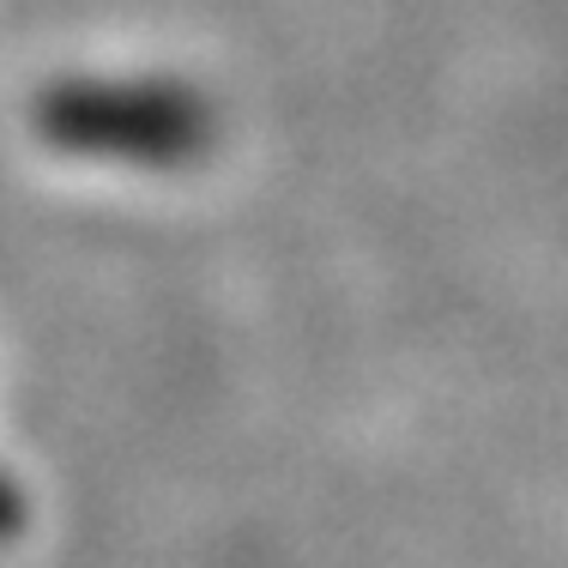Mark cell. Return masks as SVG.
Here are the masks:
<instances>
[{
	"instance_id": "obj_1",
	"label": "cell",
	"mask_w": 568,
	"mask_h": 568,
	"mask_svg": "<svg viewBox=\"0 0 568 568\" xmlns=\"http://www.w3.org/2000/svg\"><path fill=\"white\" fill-rule=\"evenodd\" d=\"M43 140L67 158L175 170L212 145V110L170 79H61L37 103Z\"/></svg>"
},
{
	"instance_id": "obj_2",
	"label": "cell",
	"mask_w": 568,
	"mask_h": 568,
	"mask_svg": "<svg viewBox=\"0 0 568 568\" xmlns=\"http://www.w3.org/2000/svg\"><path fill=\"white\" fill-rule=\"evenodd\" d=\"M19 514H24L19 490H12L7 478H0V538H12V532H19Z\"/></svg>"
}]
</instances>
